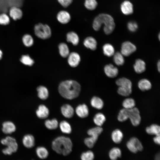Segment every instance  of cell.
<instances>
[{"label": "cell", "mask_w": 160, "mask_h": 160, "mask_svg": "<svg viewBox=\"0 0 160 160\" xmlns=\"http://www.w3.org/2000/svg\"><path fill=\"white\" fill-rule=\"evenodd\" d=\"M81 87L76 81L68 80L61 82L58 90L60 95L63 97L72 100L77 97L80 94Z\"/></svg>", "instance_id": "6da1fadb"}, {"label": "cell", "mask_w": 160, "mask_h": 160, "mask_svg": "<svg viewBox=\"0 0 160 160\" xmlns=\"http://www.w3.org/2000/svg\"><path fill=\"white\" fill-rule=\"evenodd\" d=\"M103 24L104 25L103 30L105 33L107 35L111 33L115 26L112 17L107 14L103 13L99 14L94 20L92 23L93 28L95 30L98 31Z\"/></svg>", "instance_id": "7a4b0ae2"}, {"label": "cell", "mask_w": 160, "mask_h": 160, "mask_svg": "<svg viewBox=\"0 0 160 160\" xmlns=\"http://www.w3.org/2000/svg\"><path fill=\"white\" fill-rule=\"evenodd\" d=\"M73 144L68 137L60 136L55 138L52 142V150L58 154L66 156L70 154L72 149Z\"/></svg>", "instance_id": "3957f363"}, {"label": "cell", "mask_w": 160, "mask_h": 160, "mask_svg": "<svg viewBox=\"0 0 160 160\" xmlns=\"http://www.w3.org/2000/svg\"><path fill=\"white\" fill-rule=\"evenodd\" d=\"M2 145L6 146L3 149L2 152L5 155H10L12 153L16 152L18 149V145L16 139L14 137L7 136L1 140Z\"/></svg>", "instance_id": "277c9868"}, {"label": "cell", "mask_w": 160, "mask_h": 160, "mask_svg": "<svg viewBox=\"0 0 160 160\" xmlns=\"http://www.w3.org/2000/svg\"><path fill=\"white\" fill-rule=\"evenodd\" d=\"M35 35L38 37L42 39L49 38L52 35L51 30L50 27L47 24L39 23L34 26Z\"/></svg>", "instance_id": "5b68a950"}, {"label": "cell", "mask_w": 160, "mask_h": 160, "mask_svg": "<svg viewBox=\"0 0 160 160\" xmlns=\"http://www.w3.org/2000/svg\"><path fill=\"white\" fill-rule=\"evenodd\" d=\"M128 149L133 153H136L143 149V146L140 141L136 137H132L127 142Z\"/></svg>", "instance_id": "8992f818"}, {"label": "cell", "mask_w": 160, "mask_h": 160, "mask_svg": "<svg viewBox=\"0 0 160 160\" xmlns=\"http://www.w3.org/2000/svg\"><path fill=\"white\" fill-rule=\"evenodd\" d=\"M128 119L132 125L135 126H138L140 123L141 118L140 112L136 107L129 109Z\"/></svg>", "instance_id": "52a82bcc"}, {"label": "cell", "mask_w": 160, "mask_h": 160, "mask_svg": "<svg viewBox=\"0 0 160 160\" xmlns=\"http://www.w3.org/2000/svg\"><path fill=\"white\" fill-rule=\"evenodd\" d=\"M136 50L135 46L131 42L126 41L123 42L121 48V53L123 56H128Z\"/></svg>", "instance_id": "ba28073f"}, {"label": "cell", "mask_w": 160, "mask_h": 160, "mask_svg": "<svg viewBox=\"0 0 160 160\" xmlns=\"http://www.w3.org/2000/svg\"><path fill=\"white\" fill-rule=\"evenodd\" d=\"M68 57V63L70 66L74 68L79 64L81 61V57L77 53L73 52L70 53Z\"/></svg>", "instance_id": "9c48e42d"}, {"label": "cell", "mask_w": 160, "mask_h": 160, "mask_svg": "<svg viewBox=\"0 0 160 160\" xmlns=\"http://www.w3.org/2000/svg\"><path fill=\"white\" fill-rule=\"evenodd\" d=\"M16 127L12 121H6L2 124V131L6 134H10L14 132L16 130Z\"/></svg>", "instance_id": "30bf717a"}, {"label": "cell", "mask_w": 160, "mask_h": 160, "mask_svg": "<svg viewBox=\"0 0 160 160\" xmlns=\"http://www.w3.org/2000/svg\"><path fill=\"white\" fill-rule=\"evenodd\" d=\"M75 112L79 117L82 118L87 117L89 114V108L84 104L78 105L76 108Z\"/></svg>", "instance_id": "8fae6325"}, {"label": "cell", "mask_w": 160, "mask_h": 160, "mask_svg": "<svg viewBox=\"0 0 160 160\" xmlns=\"http://www.w3.org/2000/svg\"><path fill=\"white\" fill-rule=\"evenodd\" d=\"M36 116L40 119H45L48 117L49 114L48 108L44 105L41 104L39 105L36 111Z\"/></svg>", "instance_id": "7c38bea8"}, {"label": "cell", "mask_w": 160, "mask_h": 160, "mask_svg": "<svg viewBox=\"0 0 160 160\" xmlns=\"http://www.w3.org/2000/svg\"><path fill=\"white\" fill-rule=\"evenodd\" d=\"M120 9L122 13L126 15L132 14L133 12V6L128 1H125L121 4Z\"/></svg>", "instance_id": "4fadbf2b"}, {"label": "cell", "mask_w": 160, "mask_h": 160, "mask_svg": "<svg viewBox=\"0 0 160 160\" xmlns=\"http://www.w3.org/2000/svg\"><path fill=\"white\" fill-rule=\"evenodd\" d=\"M57 18L60 23L62 24L68 23L70 20L71 17L70 14L67 11L62 10L57 13Z\"/></svg>", "instance_id": "5bb4252c"}, {"label": "cell", "mask_w": 160, "mask_h": 160, "mask_svg": "<svg viewBox=\"0 0 160 160\" xmlns=\"http://www.w3.org/2000/svg\"><path fill=\"white\" fill-rule=\"evenodd\" d=\"M22 143L25 148H31L35 145V138L34 136L31 134H26L23 136V138Z\"/></svg>", "instance_id": "9a60e30c"}, {"label": "cell", "mask_w": 160, "mask_h": 160, "mask_svg": "<svg viewBox=\"0 0 160 160\" xmlns=\"http://www.w3.org/2000/svg\"><path fill=\"white\" fill-rule=\"evenodd\" d=\"M104 71L105 74L110 78H113L116 76L119 72L118 68L111 64L107 65L105 66Z\"/></svg>", "instance_id": "2e32d148"}, {"label": "cell", "mask_w": 160, "mask_h": 160, "mask_svg": "<svg viewBox=\"0 0 160 160\" xmlns=\"http://www.w3.org/2000/svg\"><path fill=\"white\" fill-rule=\"evenodd\" d=\"M61 111L62 114L65 117L68 118H71L74 114V109L68 104L63 105L61 108Z\"/></svg>", "instance_id": "e0dca14e"}, {"label": "cell", "mask_w": 160, "mask_h": 160, "mask_svg": "<svg viewBox=\"0 0 160 160\" xmlns=\"http://www.w3.org/2000/svg\"><path fill=\"white\" fill-rule=\"evenodd\" d=\"M9 15L14 20H16L21 19L23 13L21 10L18 7L13 6L9 10Z\"/></svg>", "instance_id": "ac0fdd59"}, {"label": "cell", "mask_w": 160, "mask_h": 160, "mask_svg": "<svg viewBox=\"0 0 160 160\" xmlns=\"http://www.w3.org/2000/svg\"><path fill=\"white\" fill-rule=\"evenodd\" d=\"M83 44L86 48L92 50H95L97 48L96 40L92 36H89L86 38L84 41Z\"/></svg>", "instance_id": "d6986e66"}, {"label": "cell", "mask_w": 160, "mask_h": 160, "mask_svg": "<svg viewBox=\"0 0 160 160\" xmlns=\"http://www.w3.org/2000/svg\"><path fill=\"white\" fill-rule=\"evenodd\" d=\"M66 39L67 42L71 43L74 46L77 45L79 41L78 35L74 31L68 33L66 35Z\"/></svg>", "instance_id": "ffe728a7"}, {"label": "cell", "mask_w": 160, "mask_h": 160, "mask_svg": "<svg viewBox=\"0 0 160 160\" xmlns=\"http://www.w3.org/2000/svg\"><path fill=\"white\" fill-rule=\"evenodd\" d=\"M37 95L42 100H45L48 97L49 92L47 88L44 86H39L37 88Z\"/></svg>", "instance_id": "44dd1931"}, {"label": "cell", "mask_w": 160, "mask_h": 160, "mask_svg": "<svg viewBox=\"0 0 160 160\" xmlns=\"http://www.w3.org/2000/svg\"><path fill=\"white\" fill-rule=\"evenodd\" d=\"M134 68L135 71L137 73H141L145 70V63L143 60L140 59H137L135 62L134 65Z\"/></svg>", "instance_id": "7402d4cb"}, {"label": "cell", "mask_w": 160, "mask_h": 160, "mask_svg": "<svg viewBox=\"0 0 160 160\" xmlns=\"http://www.w3.org/2000/svg\"><path fill=\"white\" fill-rule=\"evenodd\" d=\"M111 137L112 140L114 143L119 144L122 141L123 137V135L120 129H116L112 132Z\"/></svg>", "instance_id": "603a6c76"}, {"label": "cell", "mask_w": 160, "mask_h": 160, "mask_svg": "<svg viewBox=\"0 0 160 160\" xmlns=\"http://www.w3.org/2000/svg\"><path fill=\"white\" fill-rule=\"evenodd\" d=\"M122 152L121 149L117 147L112 148L109 151L108 156L111 160H116L121 157Z\"/></svg>", "instance_id": "cb8c5ba5"}, {"label": "cell", "mask_w": 160, "mask_h": 160, "mask_svg": "<svg viewBox=\"0 0 160 160\" xmlns=\"http://www.w3.org/2000/svg\"><path fill=\"white\" fill-rule=\"evenodd\" d=\"M60 55L63 57H68L70 54L69 49L67 45L65 43H60L58 46Z\"/></svg>", "instance_id": "d4e9b609"}, {"label": "cell", "mask_w": 160, "mask_h": 160, "mask_svg": "<svg viewBox=\"0 0 160 160\" xmlns=\"http://www.w3.org/2000/svg\"><path fill=\"white\" fill-rule=\"evenodd\" d=\"M90 103L92 107L97 109H101L104 105V103L102 99L96 96L92 98Z\"/></svg>", "instance_id": "484cf974"}, {"label": "cell", "mask_w": 160, "mask_h": 160, "mask_svg": "<svg viewBox=\"0 0 160 160\" xmlns=\"http://www.w3.org/2000/svg\"><path fill=\"white\" fill-rule=\"evenodd\" d=\"M138 86L140 90L145 91L150 89L152 86L151 82L146 79H142L138 82Z\"/></svg>", "instance_id": "4316f807"}, {"label": "cell", "mask_w": 160, "mask_h": 160, "mask_svg": "<svg viewBox=\"0 0 160 160\" xmlns=\"http://www.w3.org/2000/svg\"><path fill=\"white\" fill-rule=\"evenodd\" d=\"M36 152L37 156L40 159H46L49 155V152L47 149L43 146H39L36 150Z\"/></svg>", "instance_id": "83f0119b"}, {"label": "cell", "mask_w": 160, "mask_h": 160, "mask_svg": "<svg viewBox=\"0 0 160 160\" xmlns=\"http://www.w3.org/2000/svg\"><path fill=\"white\" fill-rule=\"evenodd\" d=\"M116 84L119 87L132 88V83L129 79L125 78H122L118 79Z\"/></svg>", "instance_id": "f1b7e54d"}, {"label": "cell", "mask_w": 160, "mask_h": 160, "mask_svg": "<svg viewBox=\"0 0 160 160\" xmlns=\"http://www.w3.org/2000/svg\"><path fill=\"white\" fill-rule=\"evenodd\" d=\"M146 132L148 134L155 135H160V127L156 124H152L149 127H147L145 129Z\"/></svg>", "instance_id": "f546056e"}, {"label": "cell", "mask_w": 160, "mask_h": 160, "mask_svg": "<svg viewBox=\"0 0 160 160\" xmlns=\"http://www.w3.org/2000/svg\"><path fill=\"white\" fill-rule=\"evenodd\" d=\"M106 120L105 115L102 113H96L93 118V121L97 126L101 127Z\"/></svg>", "instance_id": "4dcf8cb0"}, {"label": "cell", "mask_w": 160, "mask_h": 160, "mask_svg": "<svg viewBox=\"0 0 160 160\" xmlns=\"http://www.w3.org/2000/svg\"><path fill=\"white\" fill-rule=\"evenodd\" d=\"M61 131L63 133L69 134L72 131L71 127L70 124L66 121H62L59 124Z\"/></svg>", "instance_id": "1f68e13d"}, {"label": "cell", "mask_w": 160, "mask_h": 160, "mask_svg": "<svg viewBox=\"0 0 160 160\" xmlns=\"http://www.w3.org/2000/svg\"><path fill=\"white\" fill-rule=\"evenodd\" d=\"M103 54L105 56L110 57L114 54V49L113 46L109 44H106L103 47Z\"/></svg>", "instance_id": "d6a6232c"}, {"label": "cell", "mask_w": 160, "mask_h": 160, "mask_svg": "<svg viewBox=\"0 0 160 160\" xmlns=\"http://www.w3.org/2000/svg\"><path fill=\"white\" fill-rule=\"evenodd\" d=\"M103 131V129L102 127L97 126L89 129L87 132V133L90 136L98 138V136Z\"/></svg>", "instance_id": "836d02e7"}, {"label": "cell", "mask_w": 160, "mask_h": 160, "mask_svg": "<svg viewBox=\"0 0 160 160\" xmlns=\"http://www.w3.org/2000/svg\"><path fill=\"white\" fill-rule=\"evenodd\" d=\"M44 124L47 128L52 130L57 128L58 125V123L56 119H53L51 120H46L45 121Z\"/></svg>", "instance_id": "e575fe53"}, {"label": "cell", "mask_w": 160, "mask_h": 160, "mask_svg": "<svg viewBox=\"0 0 160 160\" xmlns=\"http://www.w3.org/2000/svg\"><path fill=\"white\" fill-rule=\"evenodd\" d=\"M122 105L124 108L129 109L135 107V101L133 99L128 98L124 100L123 102Z\"/></svg>", "instance_id": "d590c367"}, {"label": "cell", "mask_w": 160, "mask_h": 160, "mask_svg": "<svg viewBox=\"0 0 160 160\" xmlns=\"http://www.w3.org/2000/svg\"><path fill=\"white\" fill-rule=\"evenodd\" d=\"M22 40L24 45L27 47H31L34 43L33 38L29 34L24 35L22 37Z\"/></svg>", "instance_id": "8d00e7d4"}, {"label": "cell", "mask_w": 160, "mask_h": 160, "mask_svg": "<svg viewBox=\"0 0 160 160\" xmlns=\"http://www.w3.org/2000/svg\"><path fill=\"white\" fill-rule=\"evenodd\" d=\"M113 60L115 63L118 65H123L124 62L123 55L119 52H117L114 54Z\"/></svg>", "instance_id": "74e56055"}, {"label": "cell", "mask_w": 160, "mask_h": 160, "mask_svg": "<svg viewBox=\"0 0 160 160\" xmlns=\"http://www.w3.org/2000/svg\"><path fill=\"white\" fill-rule=\"evenodd\" d=\"M129 109L125 108L121 109L117 117L118 121L123 122L128 119Z\"/></svg>", "instance_id": "f35d334b"}, {"label": "cell", "mask_w": 160, "mask_h": 160, "mask_svg": "<svg viewBox=\"0 0 160 160\" xmlns=\"http://www.w3.org/2000/svg\"><path fill=\"white\" fill-rule=\"evenodd\" d=\"M20 61L24 65L29 66H31L34 63V60L27 55H23L20 58Z\"/></svg>", "instance_id": "ab89813d"}, {"label": "cell", "mask_w": 160, "mask_h": 160, "mask_svg": "<svg viewBox=\"0 0 160 160\" xmlns=\"http://www.w3.org/2000/svg\"><path fill=\"white\" fill-rule=\"evenodd\" d=\"M85 7L88 10H94L97 5L96 0H85L84 3Z\"/></svg>", "instance_id": "60d3db41"}, {"label": "cell", "mask_w": 160, "mask_h": 160, "mask_svg": "<svg viewBox=\"0 0 160 160\" xmlns=\"http://www.w3.org/2000/svg\"><path fill=\"white\" fill-rule=\"evenodd\" d=\"M98 138L92 136H90L89 137L85 139L84 141V143L88 148H92L94 147Z\"/></svg>", "instance_id": "b9f144b4"}, {"label": "cell", "mask_w": 160, "mask_h": 160, "mask_svg": "<svg viewBox=\"0 0 160 160\" xmlns=\"http://www.w3.org/2000/svg\"><path fill=\"white\" fill-rule=\"evenodd\" d=\"M94 157V153L90 150L83 152L80 156L81 160H93Z\"/></svg>", "instance_id": "7bdbcfd3"}, {"label": "cell", "mask_w": 160, "mask_h": 160, "mask_svg": "<svg viewBox=\"0 0 160 160\" xmlns=\"http://www.w3.org/2000/svg\"><path fill=\"white\" fill-rule=\"evenodd\" d=\"M132 92V88L124 87H119L117 90L118 93L123 96H129L131 93Z\"/></svg>", "instance_id": "ee69618b"}, {"label": "cell", "mask_w": 160, "mask_h": 160, "mask_svg": "<svg viewBox=\"0 0 160 160\" xmlns=\"http://www.w3.org/2000/svg\"><path fill=\"white\" fill-rule=\"evenodd\" d=\"M10 22L9 17L6 13H3L0 14V24L2 25H6Z\"/></svg>", "instance_id": "f6af8a7d"}, {"label": "cell", "mask_w": 160, "mask_h": 160, "mask_svg": "<svg viewBox=\"0 0 160 160\" xmlns=\"http://www.w3.org/2000/svg\"><path fill=\"white\" fill-rule=\"evenodd\" d=\"M127 28L131 32H134L138 28V26L137 23L134 21H130L127 24Z\"/></svg>", "instance_id": "bcb514c9"}, {"label": "cell", "mask_w": 160, "mask_h": 160, "mask_svg": "<svg viewBox=\"0 0 160 160\" xmlns=\"http://www.w3.org/2000/svg\"><path fill=\"white\" fill-rule=\"evenodd\" d=\"M58 2L63 7H66L72 3L73 0H57Z\"/></svg>", "instance_id": "7dc6e473"}, {"label": "cell", "mask_w": 160, "mask_h": 160, "mask_svg": "<svg viewBox=\"0 0 160 160\" xmlns=\"http://www.w3.org/2000/svg\"><path fill=\"white\" fill-rule=\"evenodd\" d=\"M153 140L156 144L159 145L160 144V135H155V136L153 138Z\"/></svg>", "instance_id": "c3c4849f"}, {"label": "cell", "mask_w": 160, "mask_h": 160, "mask_svg": "<svg viewBox=\"0 0 160 160\" xmlns=\"http://www.w3.org/2000/svg\"><path fill=\"white\" fill-rule=\"evenodd\" d=\"M155 160H160V154L159 153L156 155L155 157Z\"/></svg>", "instance_id": "681fc988"}, {"label": "cell", "mask_w": 160, "mask_h": 160, "mask_svg": "<svg viewBox=\"0 0 160 160\" xmlns=\"http://www.w3.org/2000/svg\"><path fill=\"white\" fill-rule=\"evenodd\" d=\"M157 66L158 71L159 72L160 71V62L159 60L157 63Z\"/></svg>", "instance_id": "f907efd6"}, {"label": "cell", "mask_w": 160, "mask_h": 160, "mask_svg": "<svg viewBox=\"0 0 160 160\" xmlns=\"http://www.w3.org/2000/svg\"><path fill=\"white\" fill-rule=\"evenodd\" d=\"M3 55V53L2 51L0 49V60H1L2 58Z\"/></svg>", "instance_id": "816d5d0a"}, {"label": "cell", "mask_w": 160, "mask_h": 160, "mask_svg": "<svg viewBox=\"0 0 160 160\" xmlns=\"http://www.w3.org/2000/svg\"><path fill=\"white\" fill-rule=\"evenodd\" d=\"M160 34H159V40H160Z\"/></svg>", "instance_id": "f5cc1de1"}]
</instances>
